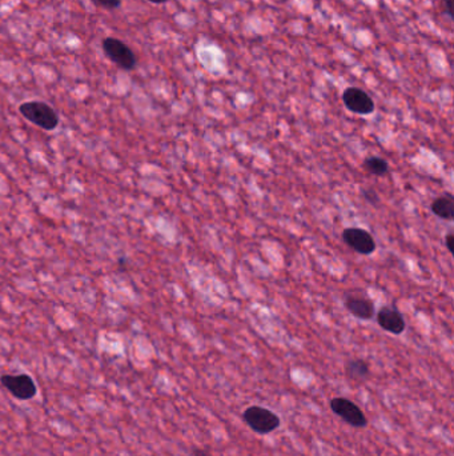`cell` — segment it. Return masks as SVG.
<instances>
[{
  "label": "cell",
  "instance_id": "obj_7",
  "mask_svg": "<svg viewBox=\"0 0 454 456\" xmlns=\"http://www.w3.org/2000/svg\"><path fill=\"white\" fill-rule=\"evenodd\" d=\"M342 239L347 246H350L352 250L362 255H369L376 250V242L372 235L362 228H345L342 233Z\"/></svg>",
  "mask_w": 454,
  "mask_h": 456
},
{
  "label": "cell",
  "instance_id": "obj_18",
  "mask_svg": "<svg viewBox=\"0 0 454 456\" xmlns=\"http://www.w3.org/2000/svg\"><path fill=\"white\" fill-rule=\"evenodd\" d=\"M150 3H153V4H164V3H167L168 0H148Z\"/></svg>",
  "mask_w": 454,
  "mask_h": 456
},
{
  "label": "cell",
  "instance_id": "obj_6",
  "mask_svg": "<svg viewBox=\"0 0 454 456\" xmlns=\"http://www.w3.org/2000/svg\"><path fill=\"white\" fill-rule=\"evenodd\" d=\"M344 105L353 114L369 115L376 108L371 95L359 87H348L342 94Z\"/></svg>",
  "mask_w": 454,
  "mask_h": 456
},
{
  "label": "cell",
  "instance_id": "obj_8",
  "mask_svg": "<svg viewBox=\"0 0 454 456\" xmlns=\"http://www.w3.org/2000/svg\"><path fill=\"white\" fill-rule=\"evenodd\" d=\"M377 323L383 329L395 335H401L405 331V319L393 307H383L377 312Z\"/></svg>",
  "mask_w": 454,
  "mask_h": 456
},
{
  "label": "cell",
  "instance_id": "obj_16",
  "mask_svg": "<svg viewBox=\"0 0 454 456\" xmlns=\"http://www.w3.org/2000/svg\"><path fill=\"white\" fill-rule=\"evenodd\" d=\"M454 235L453 234H448L446 235V247H448V250H449V252L450 254H454Z\"/></svg>",
  "mask_w": 454,
  "mask_h": 456
},
{
  "label": "cell",
  "instance_id": "obj_1",
  "mask_svg": "<svg viewBox=\"0 0 454 456\" xmlns=\"http://www.w3.org/2000/svg\"><path fill=\"white\" fill-rule=\"evenodd\" d=\"M19 112L28 122L34 123L40 129L52 131L58 127V112L44 102H37V100L25 102L23 105H19Z\"/></svg>",
  "mask_w": 454,
  "mask_h": 456
},
{
  "label": "cell",
  "instance_id": "obj_4",
  "mask_svg": "<svg viewBox=\"0 0 454 456\" xmlns=\"http://www.w3.org/2000/svg\"><path fill=\"white\" fill-rule=\"evenodd\" d=\"M0 383L13 398L19 400H31L37 394L36 383L30 375H1Z\"/></svg>",
  "mask_w": 454,
  "mask_h": 456
},
{
  "label": "cell",
  "instance_id": "obj_2",
  "mask_svg": "<svg viewBox=\"0 0 454 456\" xmlns=\"http://www.w3.org/2000/svg\"><path fill=\"white\" fill-rule=\"evenodd\" d=\"M243 419L248 427L260 435H268L276 431L281 424L279 415L273 411L260 406H251L243 412Z\"/></svg>",
  "mask_w": 454,
  "mask_h": 456
},
{
  "label": "cell",
  "instance_id": "obj_5",
  "mask_svg": "<svg viewBox=\"0 0 454 456\" xmlns=\"http://www.w3.org/2000/svg\"><path fill=\"white\" fill-rule=\"evenodd\" d=\"M330 409L335 415L347 421L352 427L364 428L368 424V419L364 415L362 409L347 398H335L330 400Z\"/></svg>",
  "mask_w": 454,
  "mask_h": 456
},
{
  "label": "cell",
  "instance_id": "obj_3",
  "mask_svg": "<svg viewBox=\"0 0 454 456\" xmlns=\"http://www.w3.org/2000/svg\"><path fill=\"white\" fill-rule=\"evenodd\" d=\"M102 46H103L105 57L112 63H115L119 69L131 71L136 67L138 64L136 55L123 40L117 37H105Z\"/></svg>",
  "mask_w": 454,
  "mask_h": 456
},
{
  "label": "cell",
  "instance_id": "obj_13",
  "mask_svg": "<svg viewBox=\"0 0 454 456\" xmlns=\"http://www.w3.org/2000/svg\"><path fill=\"white\" fill-rule=\"evenodd\" d=\"M93 4L104 10H117L121 4V0H92Z\"/></svg>",
  "mask_w": 454,
  "mask_h": 456
},
{
  "label": "cell",
  "instance_id": "obj_12",
  "mask_svg": "<svg viewBox=\"0 0 454 456\" xmlns=\"http://www.w3.org/2000/svg\"><path fill=\"white\" fill-rule=\"evenodd\" d=\"M364 167L368 173H371L373 175H384L388 173L389 170V164L388 162L383 159V158H377V156H373V158H368L365 162H364Z\"/></svg>",
  "mask_w": 454,
  "mask_h": 456
},
{
  "label": "cell",
  "instance_id": "obj_14",
  "mask_svg": "<svg viewBox=\"0 0 454 456\" xmlns=\"http://www.w3.org/2000/svg\"><path fill=\"white\" fill-rule=\"evenodd\" d=\"M364 198L368 200L369 203H372V204H377L378 200H380L378 199V197H377V194L373 189H365L364 191Z\"/></svg>",
  "mask_w": 454,
  "mask_h": 456
},
{
  "label": "cell",
  "instance_id": "obj_9",
  "mask_svg": "<svg viewBox=\"0 0 454 456\" xmlns=\"http://www.w3.org/2000/svg\"><path fill=\"white\" fill-rule=\"evenodd\" d=\"M345 307L350 314L362 320H369L376 314V307L369 298L362 295H350L345 299Z\"/></svg>",
  "mask_w": 454,
  "mask_h": 456
},
{
  "label": "cell",
  "instance_id": "obj_15",
  "mask_svg": "<svg viewBox=\"0 0 454 456\" xmlns=\"http://www.w3.org/2000/svg\"><path fill=\"white\" fill-rule=\"evenodd\" d=\"M443 12L453 19V0H443Z\"/></svg>",
  "mask_w": 454,
  "mask_h": 456
},
{
  "label": "cell",
  "instance_id": "obj_10",
  "mask_svg": "<svg viewBox=\"0 0 454 456\" xmlns=\"http://www.w3.org/2000/svg\"><path fill=\"white\" fill-rule=\"evenodd\" d=\"M433 214L445 221H452L454 218V198L452 194H445L431 203Z\"/></svg>",
  "mask_w": 454,
  "mask_h": 456
},
{
  "label": "cell",
  "instance_id": "obj_17",
  "mask_svg": "<svg viewBox=\"0 0 454 456\" xmlns=\"http://www.w3.org/2000/svg\"><path fill=\"white\" fill-rule=\"evenodd\" d=\"M192 456H212L208 451L201 450V448H193L192 451Z\"/></svg>",
  "mask_w": 454,
  "mask_h": 456
},
{
  "label": "cell",
  "instance_id": "obj_11",
  "mask_svg": "<svg viewBox=\"0 0 454 456\" xmlns=\"http://www.w3.org/2000/svg\"><path fill=\"white\" fill-rule=\"evenodd\" d=\"M345 373L353 380H365L369 376L371 368L369 364L362 359H353L347 363Z\"/></svg>",
  "mask_w": 454,
  "mask_h": 456
}]
</instances>
